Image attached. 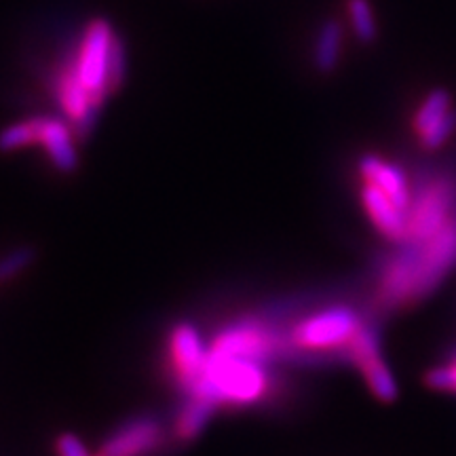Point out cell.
<instances>
[{
    "mask_svg": "<svg viewBox=\"0 0 456 456\" xmlns=\"http://www.w3.org/2000/svg\"><path fill=\"white\" fill-rule=\"evenodd\" d=\"M456 266V212L425 241H403L376 271V306L402 309L423 300Z\"/></svg>",
    "mask_w": 456,
    "mask_h": 456,
    "instance_id": "cell-1",
    "label": "cell"
},
{
    "mask_svg": "<svg viewBox=\"0 0 456 456\" xmlns=\"http://www.w3.org/2000/svg\"><path fill=\"white\" fill-rule=\"evenodd\" d=\"M269 363L243 357L212 355L208 349V363L203 376L186 395L205 397L216 406H252L271 391L273 380Z\"/></svg>",
    "mask_w": 456,
    "mask_h": 456,
    "instance_id": "cell-2",
    "label": "cell"
},
{
    "mask_svg": "<svg viewBox=\"0 0 456 456\" xmlns=\"http://www.w3.org/2000/svg\"><path fill=\"white\" fill-rule=\"evenodd\" d=\"M362 323L363 319L351 306H330L300 319L288 330V336L302 362H323L328 357L346 362V345Z\"/></svg>",
    "mask_w": 456,
    "mask_h": 456,
    "instance_id": "cell-3",
    "label": "cell"
},
{
    "mask_svg": "<svg viewBox=\"0 0 456 456\" xmlns=\"http://www.w3.org/2000/svg\"><path fill=\"white\" fill-rule=\"evenodd\" d=\"M456 212V175L437 171L412 191L408 209V232L403 241H425L436 235ZM402 241V243H403Z\"/></svg>",
    "mask_w": 456,
    "mask_h": 456,
    "instance_id": "cell-4",
    "label": "cell"
},
{
    "mask_svg": "<svg viewBox=\"0 0 456 456\" xmlns=\"http://www.w3.org/2000/svg\"><path fill=\"white\" fill-rule=\"evenodd\" d=\"M346 362H351L363 380H366L370 391L376 399L383 403H393L399 395V387L391 368L387 366L383 349H380V334L374 323L363 322L353 336V340L346 345Z\"/></svg>",
    "mask_w": 456,
    "mask_h": 456,
    "instance_id": "cell-5",
    "label": "cell"
},
{
    "mask_svg": "<svg viewBox=\"0 0 456 456\" xmlns=\"http://www.w3.org/2000/svg\"><path fill=\"white\" fill-rule=\"evenodd\" d=\"M114 38H117V34L112 32L106 20H102V17L94 20L87 26V30H85L83 45L72 66L83 87L100 104H104L106 95H110V89H108V68H110Z\"/></svg>",
    "mask_w": 456,
    "mask_h": 456,
    "instance_id": "cell-6",
    "label": "cell"
},
{
    "mask_svg": "<svg viewBox=\"0 0 456 456\" xmlns=\"http://www.w3.org/2000/svg\"><path fill=\"white\" fill-rule=\"evenodd\" d=\"M208 349L209 346H205L201 334L191 323H178L171 330V368H174V376L182 391H191L203 376L205 363H208Z\"/></svg>",
    "mask_w": 456,
    "mask_h": 456,
    "instance_id": "cell-7",
    "label": "cell"
},
{
    "mask_svg": "<svg viewBox=\"0 0 456 456\" xmlns=\"http://www.w3.org/2000/svg\"><path fill=\"white\" fill-rule=\"evenodd\" d=\"M163 442V427L155 416H135L104 442L102 456H146Z\"/></svg>",
    "mask_w": 456,
    "mask_h": 456,
    "instance_id": "cell-8",
    "label": "cell"
},
{
    "mask_svg": "<svg viewBox=\"0 0 456 456\" xmlns=\"http://www.w3.org/2000/svg\"><path fill=\"white\" fill-rule=\"evenodd\" d=\"M359 195H362L363 208L380 235L389 241L402 243L408 232V212H403L391 197H387L379 186L370 184V182H362Z\"/></svg>",
    "mask_w": 456,
    "mask_h": 456,
    "instance_id": "cell-9",
    "label": "cell"
},
{
    "mask_svg": "<svg viewBox=\"0 0 456 456\" xmlns=\"http://www.w3.org/2000/svg\"><path fill=\"white\" fill-rule=\"evenodd\" d=\"M357 169L359 175H362V182H370V184L379 186L403 212H408L410 203H412V188L408 186V178L403 174V169H399L397 165L387 163L374 155L359 159Z\"/></svg>",
    "mask_w": 456,
    "mask_h": 456,
    "instance_id": "cell-10",
    "label": "cell"
},
{
    "mask_svg": "<svg viewBox=\"0 0 456 456\" xmlns=\"http://www.w3.org/2000/svg\"><path fill=\"white\" fill-rule=\"evenodd\" d=\"M37 144L47 152L51 163L64 174H72L78 167V155L74 148L72 131L60 118L41 117L37 118Z\"/></svg>",
    "mask_w": 456,
    "mask_h": 456,
    "instance_id": "cell-11",
    "label": "cell"
},
{
    "mask_svg": "<svg viewBox=\"0 0 456 456\" xmlns=\"http://www.w3.org/2000/svg\"><path fill=\"white\" fill-rule=\"evenodd\" d=\"M216 410H218V406H216L214 402H209V399L188 395L174 420L175 440L180 442L197 440V437L203 433L205 427H208L209 420H212Z\"/></svg>",
    "mask_w": 456,
    "mask_h": 456,
    "instance_id": "cell-12",
    "label": "cell"
},
{
    "mask_svg": "<svg viewBox=\"0 0 456 456\" xmlns=\"http://www.w3.org/2000/svg\"><path fill=\"white\" fill-rule=\"evenodd\" d=\"M342 47V26L336 20L323 21L319 28L315 47H313V64L322 74H330L336 70L340 61Z\"/></svg>",
    "mask_w": 456,
    "mask_h": 456,
    "instance_id": "cell-13",
    "label": "cell"
},
{
    "mask_svg": "<svg viewBox=\"0 0 456 456\" xmlns=\"http://www.w3.org/2000/svg\"><path fill=\"white\" fill-rule=\"evenodd\" d=\"M450 110H452V95L446 89H433L414 114V131L419 138L437 121H442Z\"/></svg>",
    "mask_w": 456,
    "mask_h": 456,
    "instance_id": "cell-14",
    "label": "cell"
},
{
    "mask_svg": "<svg viewBox=\"0 0 456 456\" xmlns=\"http://www.w3.org/2000/svg\"><path fill=\"white\" fill-rule=\"evenodd\" d=\"M349 17L359 43L370 45L376 38V20L370 0H349Z\"/></svg>",
    "mask_w": 456,
    "mask_h": 456,
    "instance_id": "cell-15",
    "label": "cell"
},
{
    "mask_svg": "<svg viewBox=\"0 0 456 456\" xmlns=\"http://www.w3.org/2000/svg\"><path fill=\"white\" fill-rule=\"evenodd\" d=\"M37 144V118L9 125L0 131V151L11 152Z\"/></svg>",
    "mask_w": 456,
    "mask_h": 456,
    "instance_id": "cell-16",
    "label": "cell"
},
{
    "mask_svg": "<svg viewBox=\"0 0 456 456\" xmlns=\"http://www.w3.org/2000/svg\"><path fill=\"white\" fill-rule=\"evenodd\" d=\"M34 260V249L32 248H17L13 252H9L4 258H0V281H9L20 275L21 271L28 269Z\"/></svg>",
    "mask_w": 456,
    "mask_h": 456,
    "instance_id": "cell-17",
    "label": "cell"
},
{
    "mask_svg": "<svg viewBox=\"0 0 456 456\" xmlns=\"http://www.w3.org/2000/svg\"><path fill=\"white\" fill-rule=\"evenodd\" d=\"M454 129H456V112L450 110L442 121H437L431 129H427L425 134L420 135V144H423V148H427V151H437V148H440L444 142L454 134Z\"/></svg>",
    "mask_w": 456,
    "mask_h": 456,
    "instance_id": "cell-18",
    "label": "cell"
},
{
    "mask_svg": "<svg viewBox=\"0 0 456 456\" xmlns=\"http://www.w3.org/2000/svg\"><path fill=\"white\" fill-rule=\"evenodd\" d=\"M425 385L436 391H450L456 393V359L450 357L442 366L431 368L425 374Z\"/></svg>",
    "mask_w": 456,
    "mask_h": 456,
    "instance_id": "cell-19",
    "label": "cell"
},
{
    "mask_svg": "<svg viewBox=\"0 0 456 456\" xmlns=\"http://www.w3.org/2000/svg\"><path fill=\"white\" fill-rule=\"evenodd\" d=\"M125 68H127V61H125V47L121 38H114L112 53H110V68H108V89L114 94L118 87H121L125 78Z\"/></svg>",
    "mask_w": 456,
    "mask_h": 456,
    "instance_id": "cell-20",
    "label": "cell"
},
{
    "mask_svg": "<svg viewBox=\"0 0 456 456\" xmlns=\"http://www.w3.org/2000/svg\"><path fill=\"white\" fill-rule=\"evenodd\" d=\"M55 450L57 456H89L83 442L77 436H72V433H61L55 442Z\"/></svg>",
    "mask_w": 456,
    "mask_h": 456,
    "instance_id": "cell-21",
    "label": "cell"
},
{
    "mask_svg": "<svg viewBox=\"0 0 456 456\" xmlns=\"http://www.w3.org/2000/svg\"><path fill=\"white\" fill-rule=\"evenodd\" d=\"M98 456H102V454H98Z\"/></svg>",
    "mask_w": 456,
    "mask_h": 456,
    "instance_id": "cell-22",
    "label": "cell"
}]
</instances>
